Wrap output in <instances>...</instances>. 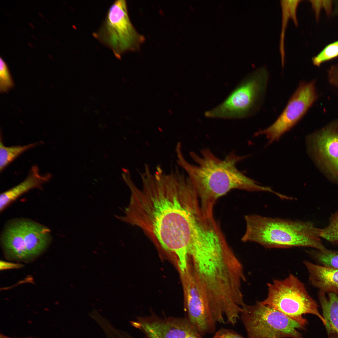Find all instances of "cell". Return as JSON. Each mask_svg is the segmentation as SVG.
I'll return each mask as SVG.
<instances>
[{
    "instance_id": "1",
    "label": "cell",
    "mask_w": 338,
    "mask_h": 338,
    "mask_svg": "<svg viewBox=\"0 0 338 338\" xmlns=\"http://www.w3.org/2000/svg\"><path fill=\"white\" fill-rule=\"evenodd\" d=\"M142 181L141 189L131 188L128 220L164 250L175 255L178 266L185 267L197 199L192 184L183 174L173 172Z\"/></svg>"
},
{
    "instance_id": "7",
    "label": "cell",
    "mask_w": 338,
    "mask_h": 338,
    "mask_svg": "<svg viewBox=\"0 0 338 338\" xmlns=\"http://www.w3.org/2000/svg\"><path fill=\"white\" fill-rule=\"evenodd\" d=\"M240 315L248 338H304L297 329L304 326L261 302L246 305Z\"/></svg>"
},
{
    "instance_id": "5",
    "label": "cell",
    "mask_w": 338,
    "mask_h": 338,
    "mask_svg": "<svg viewBox=\"0 0 338 338\" xmlns=\"http://www.w3.org/2000/svg\"><path fill=\"white\" fill-rule=\"evenodd\" d=\"M269 73L265 67L246 78L226 99L205 113L208 117L236 119L247 117L260 108L265 94Z\"/></svg>"
},
{
    "instance_id": "11",
    "label": "cell",
    "mask_w": 338,
    "mask_h": 338,
    "mask_svg": "<svg viewBox=\"0 0 338 338\" xmlns=\"http://www.w3.org/2000/svg\"><path fill=\"white\" fill-rule=\"evenodd\" d=\"M133 325L142 330L148 338H185L192 333H198L185 319L140 320L133 322Z\"/></svg>"
},
{
    "instance_id": "10",
    "label": "cell",
    "mask_w": 338,
    "mask_h": 338,
    "mask_svg": "<svg viewBox=\"0 0 338 338\" xmlns=\"http://www.w3.org/2000/svg\"><path fill=\"white\" fill-rule=\"evenodd\" d=\"M188 320L201 335L213 333L216 322L207 300L191 269L179 271Z\"/></svg>"
},
{
    "instance_id": "2",
    "label": "cell",
    "mask_w": 338,
    "mask_h": 338,
    "mask_svg": "<svg viewBox=\"0 0 338 338\" xmlns=\"http://www.w3.org/2000/svg\"><path fill=\"white\" fill-rule=\"evenodd\" d=\"M177 153L178 163L188 174L203 209H213L218 198L234 189L274 192L270 187L259 185L238 169L237 164L246 156L231 153L223 160L209 149H204L200 155L190 153L197 164L194 165L185 160L181 150Z\"/></svg>"
},
{
    "instance_id": "6",
    "label": "cell",
    "mask_w": 338,
    "mask_h": 338,
    "mask_svg": "<svg viewBox=\"0 0 338 338\" xmlns=\"http://www.w3.org/2000/svg\"><path fill=\"white\" fill-rule=\"evenodd\" d=\"M92 35L110 48L119 59L125 53L137 50L145 40L132 24L125 0L113 3L102 24Z\"/></svg>"
},
{
    "instance_id": "8",
    "label": "cell",
    "mask_w": 338,
    "mask_h": 338,
    "mask_svg": "<svg viewBox=\"0 0 338 338\" xmlns=\"http://www.w3.org/2000/svg\"><path fill=\"white\" fill-rule=\"evenodd\" d=\"M307 152L316 166L338 185V119L308 135Z\"/></svg>"
},
{
    "instance_id": "13",
    "label": "cell",
    "mask_w": 338,
    "mask_h": 338,
    "mask_svg": "<svg viewBox=\"0 0 338 338\" xmlns=\"http://www.w3.org/2000/svg\"><path fill=\"white\" fill-rule=\"evenodd\" d=\"M51 177L49 173L40 174L36 165L32 166L26 178L18 185L1 194L0 210L3 211L10 203L32 189L40 187L48 181Z\"/></svg>"
},
{
    "instance_id": "15",
    "label": "cell",
    "mask_w": 338,
    "mask_h": 338,
    "mask_svg": "<svg viewBox=\"0 0 338 338\" xmlns=\"http://www.w3.org/2000/svg\"><path fill=\"white\" fill-rule=\"evenodd\" d=\"M302 0H282L280 1L282 10L281 28L280 35L279 51L281 56L282 66L284 68V65L285 52L284 40L286 28L289 20L291 19L295 26L298 25L297 17V10L299 3Z\"/></svg>"
},
{
    "instance_id": "18",
    "label": "cell",
    "mask_w": 338,
    "mask_h": 338,
    "mask_svg": "<svg viewBox=\"0 0 338 338\" xmlns=\"http://www.w3.org/2000/svg\"><path fill=\"white\" fill-rule=\"evenodd\" d=\"M320 237L338 245V211L331 215L327 226L320 228Z\"/></svg>"
},
{
    "instance_id": "16",
    "label": "cell",
    "mask_w": 338,
    "mask_h": 338,
    "mask_svg": "<svg viewBox=\"0 0 338 338\" xmlns=\"http://www.w3.org/2000/svg\"><path fill=\"white\" fill-rule=\"evenodd\" d=\"M37 143L23 146H4L1 140L0 143V170L2 171L8 164L22 153L37 145Z\"/></svg>"
},
{
    "instance_id": "3",
    "label": "cell",
    "mask_w": 338,
    "mask_h": 338,
    "mask_svg": "<svg viewBox=\"0 0 338 338\" xmlns=\"http://www.w3.org/2000/svg\"><path fill=\"white\" fill-rule=\"evenodd\" d=\"M244 242L257 243L266 248L308 247L326 248L320 237V228L310 221L293 220L257 214L245 215Z\"/></svg>"
},
{
    "instance_id": "21",
    "label": "cell",
    "mask_w": 338,
    "mask_h": 338,
    "mask_svg": "<svg viewBox=\"0 0 338 338\" xmlns=\"http://www.w3.org/2000/svg\"><path fill=\"white\" fill-rule=\"evenodd\" d=\"M213 338H244L235 332L222 328L216 332Z\"/></svg>"
},
{
    "instance_id": "9",
    "label": "cell",
    "mask_w": 338,
    "mask_h": 338,
    "mask_svg": "<svg viewBox=\"0 0 338 338\" xmlns=\"http://www.w3.org/2000/svg\"><path fill=\"white\" fill-rule=\"evenodd\" d=\"M317 98L314 80L301 82L276 121L268 128L259 131L256 135H265L268 144L278 140L300 120Z\"/></svg>"
},
{
    "instance_id": "12",
    "label": "cell",
    "mask_w": 338,
    "mask_h": 338,
    "mask_svg": "<svg viewBox=\"0 0 338 338\" xmlns=\"http://www.w3.org/2000/svg\"><path fill=\"white\" fill-rule=\"evenodd\" d=\"M303 263L309 273V283L319 291L332 292L338 295V269L315 264L305 260Z\"/></svg>"
},
{
    "instance_id": "24",
    "label": "cell",
    "mask_w": 338,
    "mask_h": 338,
    "mask_svg": "<svg viewBox=\"0 0 338 338\" xmlns=\"http://www.w3.org/2000/svg\"><path fill=\"white\" fill-rule=\"evenodd\" d=\"M0 338H33L32 337H30V336H28V337H9V336H7L6 335H3V334H1L0 335Z\"/></svg>"
},
{
    "instance_id": "4",
    "label": "cell",
    "mask_w": 338,
    "mask_h": 338,
    "mask_svg": "<svg viewBox=\"0 0 338 338\" xmlns=\"http://www.w3.org/2000/svg\"><path fill=\"white\" fill-rule=\"evenodd\" d=\"M266 298L261 302L295 320L303 326L307 324L302 315H315L324 325L325 321L319 311L318 305L309 294L304 284L291 274L283 280H274L267 284Z\"/></svg>"
},
{
    "instance_id": "25",
    "label": "cell",
    "mask_w": 338,
    "mask_h": 338,
    "mask_svg": "<svg viewBox=\"0 0 338 338\" xmlns=\"http://www.w3.org/2000/svg\"><path fill=\"white\" fill-rule=\"evenodd\" d=\"M199 338H202L201 337V336H199Z\"/></svg>"
},
{
    "instance_id": "19",
    "label": "cell",
    "mask_w": 338,
    "mask_h": 338,
    "mask_svg": "<svg viewBox=\"0 0 338 338\" xmlns=\"http://www.w3.org/2000/svg\"><path fill=\"white\" fill-rule=\"evenodd\" d=\"M338 56V41L326 46L312 59L313 64L319 66L323 62Z\"/></svg>"
},
{
    "instance_id": "14",
    "label": "cell",
    "mask_w": 338,
    "mask_h": 338,
    "mask_svg": "<svg viewBox=\"0 0 338 338\" xmlns=\"http://www.w3.org/2000/svg\"><path fill=\"white\" fill-rule=\"evenodd\" d=\"M326 293L319 291L318 299L321 305L324 325L329 338H338V295L336 294Z\"/></svg>"
},
{
    "instance_id": "23",
    "label": "cell",
    "mask_w": 338,
    "mask_h": 338,
    "mask_svg": "<svg viewBox=\"0 0 338 338\" xmlns=\"http://www.w3.org/2000/svg\"><path fill=\"white\" fill-rule=\"evenodd\" d=\"M200 336L198 333H195L189 335L185 338H199Z\"/></svg>"
},
{
    "instance_id": "17",
    "label": "cell",
    "mask_w": 338,
    "mask_h": 338,
    "mask_svg": "<svg viewBox=\"0 0 338 338\" xmlns=\"http://www.w3.org/2000/svg\"><path fill=\"white\" fill-rule=\"evenodd\" d=\"M307 253L323 266L338 269V251L326 248L323 250H311Z\"/></svg>"
},
{
    "instance_id": "20",
    "label": "cell",
    "mask_w": 338,
    "mask_h": 338,
    "mask_svg": "<svg viewBox=\"0 0 338 338\" xmlns=\"http://www.w3.org/2000/svg\"><path fill=\"white\" fill-rule=\"evenodd\" d=\"M14 85L13 80L8 66L1 58L0 59V91L1 93L8 92Z\"/></svg>"
},
{
    "instance_id": "22",
    "label": "cell",
    "mask_w": 338,
    "mask_h": 338,
    "mask_svg": "<svg viewBox=\"0 0 338 338\" xmlns=\"http://www.w3.org/2000/svg\"><path fill=\"white\" fill-rule=\"evenodd\" d=\"M2 263H2V268H3V269H4V268L5 269V268H15H15L17 266H19V265H16L15 264H13L8 263H7V262H3Z\"/></svg>"
}]
</instances>
